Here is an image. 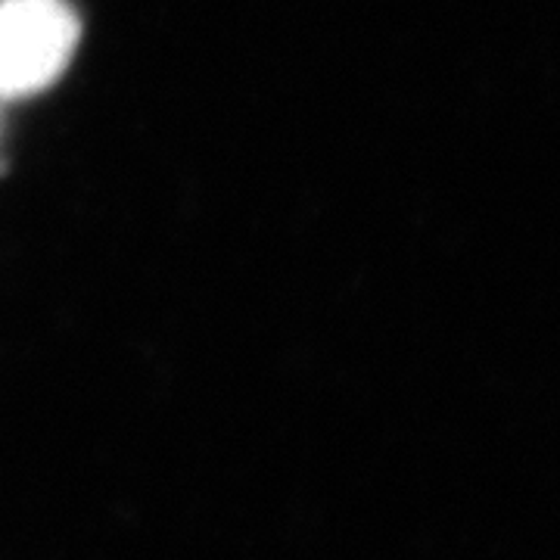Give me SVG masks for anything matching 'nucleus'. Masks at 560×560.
<instances>
[{
  "mask_svg": "<svg viewBox=\"0 0 560 560\" xmlns=\"http://www.w3.org/2000/svg\"><path fill=\"white\" fill-rule=\"evenodd\" d=\"M79 38L69 0H0V101L50 88L75 57Z\"/></svg>",
  "mask_w": 560,
  "mask_h": 560,
  "instance_id": "f257e3e1",
  "label": "nucleus"
}]
</instances>
